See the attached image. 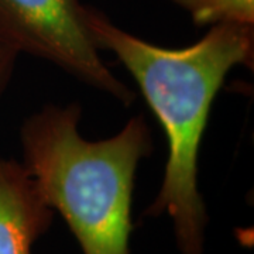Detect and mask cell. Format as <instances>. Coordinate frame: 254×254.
Wrapping results in <instances>:
<instances>
[{
  "mask_svg": "<svg viewBox=\"0 0 254 254\" xmlns=\"http://www.w3.org/2000/svg\"><path fill=\"white\" fill-rule=\"evenodd\" d=\"M88 21L100 50L113 53L134 78L167 136L163 184L144 215H168L181 254H203L208 215L198 190L200 143L226 75L253 63L254 26L215 24L192 46L165 48L119 28L96 10L89 9Z\"/></svg>",
  "mask_w": 254,
  "mask_h": 254,
  "instance_id": "cell-1",
  "label": "cell"
},
{
  "mask_svg": "<svg viewBox=\"0 0 254 254\" xmlns=\"http://www.w3.org/2000/svg\"><path fill=\"white\" fill-rule=\"evenodd\" d=\"M79 120L78 103L47 105L31 115L21 127V164L83 254H128L134 178L153 150L151 131L140 115L115 136L91 141Z\"/></svg>",
  "mask_w": 254,
  "mask_h": 254,
  "instance_id": "cell-2",
  "label": "cell"
},
{
  "mask_svg": "<svg viewBox=\"0 0 254 254\" xmlns=\"http://www.w3.org/2000/svg\"><path fill=\"white\" fill-rule=\"evenodd\" d=\"M88 11L79 0H0V31L20 53L55 64L130 106L136 95L102 61Z\"/></svg>",
  "mask_w": 254,
  "mask_h": 254,
  "instance_id": "cell-3",
  "label": "cell"
},
{
  "mask_svg": "<svg viewBox=\"0 0 254 254\" xmlns=\"http://www.w3.org/2000/svg\"><path fill=\"white\" fill-rule=\"evenodd\" d=\"M51 220L53 209L24 165L0 158V254H31Z\"/></svg>",
  "mask_w": 254,
  "mask_h": 254,
  "instance_id": "cell-4",
  "label": "cell"
},
{
  "mask_svg": "<svg viewBox=\"0 0 254 254\" xmlns=\"http://www.w3.org/2000/svg\"><path fill=\"white\" fill-rule=\"evenodd\" d=\"M190 13L196 26L236 23L254 26V0H171Z\"/></svg>",
  "mask_w": 254,
  "mask_h": 254,
  "instance_id": "cell-5",
  "label": "cell"
},
{
  "mask_svg": "<svg viewBox=\"0 0 254 254\" xmlns=\"http://www.w3.org/2000/svg\"><path fill=\"white\" fill-rule=\"evenodd\" d=\"M18 54L20 51L16 46L11 44L7 37L0 31V96L11 78Z\"/></svg>",
  "mask_w": 254,
  "mask_h": 254,
  "instance_id": "cell-6",
  "label": "cell"
}]
</instances>
